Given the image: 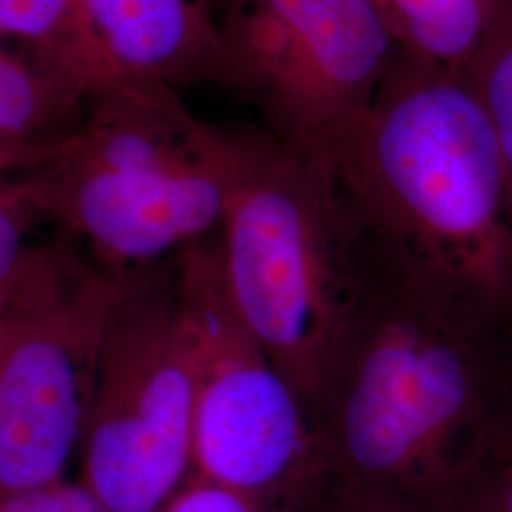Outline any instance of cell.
Returning a JSON list of instances; mask_svg holds the SVG:
<instances>
[{
  "label": "cell",
  "mask_w": 512,
  "mask_h": 512,
  "mask_svg": "<svg viewBox=\"0 0 512 512\" xmlns=\"http://www.w3.org/2000/svg\"><path fill=\"white\" fill-rule=\"evenodd\" d=\"M505 452H512V437L511 442H509V446H507V450H505Z\"/></svg>",
  "instance_id": "d6986e66"
},
{
  "label": "cell",
  "mask_w": 512,
  "mask_h": 512,
  "mask_svg": "<svg viewBox=\"0 0 512 512\" xmlns=\"http://www.w3.org/2000/svg\"><path fill=\"white\" fill-rule=\"evenodd\" d=\"M116 272L35 245L0 291V497L63 480L82 446Z\"/></svg>",
  "instance_id": "52a82bcc"
},
{
  "label": "cell",
  "mask_w": 512,
  "mask_h": 512,
  "mask_svg": "<svg viewBox=\"0 0 512 512\" xmlns=\"http://www.w3.org/2000/svg\"><path fill=\"white\" fill-rule=\"evenodd\" d=\"M361 283L311 403L327 475L459 512L512 437V321L359 238Z\"/></svg>",
  "instance_id": "6da1fadb"
},
{
  "label": "cell",
  "mask_w": 512,
  "mask_h": 512,
  "mask_svg": "<svg viewBox=\"0 0 512 512\" xmlns=\"http://www.w3.org/2000/svg\"><path fill=\"white\" fill-rule=\"evenodd\" d=\"M467 80L494 128L512 181V0L501 2Z\"/></svg>",
  "instance_id": "4fadbf2b"
},
{
  "label": "cell",
  "mask_w": 512,
  "mask_h": 512,
  "mask_svg": "<svg viewBox=\"0 0 512 512\" xmlns=\"http://www.w3.org/2000/svg\"><path fill=\"white\" fill-rule=\"evenodd\" d=\"M359 238L512 321V181L465 76L399 50L327 165Z\"/></svg>",
  "instance_id": "7a4b0ae2"
},
{
  "label": "cell",
  "mask_w": 512,
  "mask_h": 512,
  "mask_svg": "<svg viewBox=\"0 0 512 512\" xmlns=\"http://www.w3.org/2000/svg\"><path fill=\"white\" fill-rule=\"evenodd\" d=\"M158 512H279L253 495L192 475Z\"/></svg>",
  "instance_id": "e0dca14e"
},
{
  "label": "cell",
  "mask_w": 512,
  "mask_h": 512,
  "mask_svg": "<svg viewBox=\"0 0 512 512\" xmlns=\"http://www.w3.org/2000/svg\"><path fill=\"white\" fill-rule=\"evenodd\" d=\"M217 245L241 319L311 408L363 268L329 169L281 150L262 133Z\"/></svg>",
  "instance_id": "3957f363"
},
{
  "label": "cell",
  "mask_w": 512,
  "mask_h": 512,
  "mask_svg": "<svg viewBox=\"0 0 512 512\" xmlns=\"http://www.w3.org/2000/svg\"><path fill=\"white\" fill-rule=\"evenodd\" d=\"M40 217L33 190L25 177H0V291H4L23 270L35 245L29 232Z\"/></svg>",
  "instance_id": "5bb4252c"
},
{
  "label": "cell",
  "mask_w": 512,
  "mask_h": 512,
  "mask_svg": "<svg viewBox=\"0 0 512 512\" xmlns=\"http://www.w3.org/2000/svg\"><path fill=\"white\" fill-rule=\"evenodd\" d=\"M90 99L63 76L0 46V135L27 143L59 141L76 131L74 114Z\"/></svg>",
  "instance_id": "7c38bea8"
},
{
  "label": "cell",
  "mask_w": 512,
  "mask_h": 512,
  "mask_svg": "<svg viewBox=\"0 0 512 512\" xmlns=\"http://www.w3.org/2000/svg\"><path fill=\"white\" fill-rule=\"evenodd\" d=\"M262 135L238 160L186 173H112L40 165L23 177L40 215L86 239L110 270L167 262L217 234L255 162Z\"/></svg>",
  "instance_id": "ba28073f"
},
{
  "label": "cell",
  "mask_w": 512,
  "mask_h": 512,
  "mask_svg": "<svg viewBox=\"0 0 512 512\" xmlns=\"http://www.w3.org/2000/svg\"><path fill=\"white\" fill-rule=\"evenodd\" d=\"M175 266L194 353V475L291 512L327 476L310 404L236 310L217 234Z\"/></svg>",
  "instance_id": "5b68a950"
},
{
  "label": "cell",
  "mask_w": 512,
  "mask_h": 512,
  "mask_svg": "<svg viewBox=\"0 0 512 512\" xmlns=\"http://www.w3.org/2000/svg\"><path fill=\"white\" fill-rule=\"evenodd\" d=\"M63 139L50 143H27L0 135V177L14 171H31L52 162L63 150Z\"/></svg>",
  "instance_id": "ac0fdd59"
},
{
  "label": "cell",
  "mask_w": 512,
  "mask_h": 512,
  "mask_svg": "<svg viewBox=\"0 0 512 512\" xmlns=\"http://www.w3.org/2000/svg\"><path fill=\"white\" fill-rule=\"evenodd\" d=\"M220 37V86L255 103L277 147L323 167L401 50L382 0H226Z\"/></svg>",
  "instance_id": "8992f818"
},
{
  "label": "cell",
  "mask_w": 512,
  "mask_h": 512,
  "mask_svg": "<svg viewBox=\"0 0 512 512\" xmlns=\"http://www.w3.org/2000/svg\"><path fill=\"white\" fill-rule=\"evenodd\" d=\"M291 512H421L403 497L327 475Z\"/></svg>",
  "instance_id": "9a60e30c"
},
{
  "label": "cell",
  "mask_w": 512,
  "mask_h": 512,
  "mask_svg": "<svg viewBox=\"0 0 512 512\" xmlns=\"http://www.w3.org/2000/svg\"><path fill=\"white\" fill-rule=\"evenodd\" d=\"M401 50L465 76L503 0H382Z\"/></svg>",
  "instance_id": "8fae6325"
},
{
  "label": "cell",
  "mask_w": 512,
  "mask_h": 512,
  "mask_svg": "<svg viewBox=\"0 0 512 512\" xmlns=\"http://www.w3.org/2000/svg\"><path fill=\"white\" fill-rule=\"evenodd\" d=\"M0 35L23 44L35 65L67 78L90 101L124 88L93 31L88 0H0Z\"/></svg>",
  "instance_id": "30bf717a"
},
{
  "label": "cell",
  "mask_w": 512,
  "mask_h": 512,
  "mask_svg": "<svg viewBox=\"0 0 512 512\" xmlns=\"http://www.w3.org/2000/svg\"><path fill=\"white\" fill-rule=\"evenodd\" d=\"M0 512H110L92 488L80 482L54 484L0 497Z\"/></svg>",
  "instance_id": "2e32d148"
},
{
  "label": "cell",
  "mask_w": 512,
  "mask_h": 512,
  "mask_svg": "<svg viewBox=\"0 0 512 512\" xmlns=\"http://www.w3.org/2000/svg\"><path fill=\"white\" fill-rule=\"evenodd\" d=\"M194 393L175 256L118 270L80 446L110 512H158L192 478Z\"/></svg>",
  "instance_id": "277c9868"
},
{
  "label": "cell",
  "mask_w": 512,
  "mask_h": 512,
  "mask_svg": "<svg viewBox=\"0 0 512 512\" xmlns=\"http://www.w3.org/2000/svg\"><path fill=\"white\" fill-rule=\"evenodd\" d=\"M226 0H88L93 31L122 86L181 93L220 84Z\"/></svg>",
  "instance_id": "9c48e42d"
}]
</instances>
